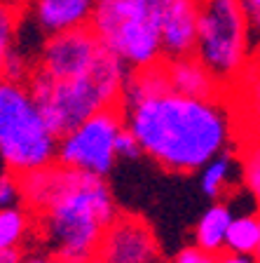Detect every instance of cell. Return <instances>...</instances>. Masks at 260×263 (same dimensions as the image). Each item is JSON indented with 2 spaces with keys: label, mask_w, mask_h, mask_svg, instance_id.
I'll return each mask as SVG.
<instances>
[{
  "label": "cell",
  "mask_w": 260,
  "mask_h": 263,
  "mask_svg": "<svg viewBox=\"0 0 260 263\" xmlns=\"http://www.w3.org/2000/svg\"><path fill=\"white\" fill-rule=\"evenodd\" d=\"M119 110L143 155L173 174L199 172L216 155L232 151L237 139L228 94L199 99L164 89L122 104Z\"/></svg>",
  "instance_id": "cell-1"
},
{
  "label": "cell",
  "mask_w": 260,
  "mask_h": 263,
  "mask_svg": "<svg viewBox=\"0 0 260 263\" xmlns=\"http://www.w3.org/2000/svg\"><path fill=\"white\" fill-rule=\"evenodd\" d=\"M19 191L49 256L64 263H96L103 230L119 214L106 176L52 162L19 176Z\"/></svg>",
  "instance_id": "cell-2"
},
{
  "label": "cell",
  "mask_w": 260,
  "mask_h": 263,
  "mask_svg": "<svg viewBox=\"0 0 260 263\" xmlns=\"http://www.w3.org/2000/svg\"><path fill=\"white\" fill-rule=\"evenodd\" d=\"M127 73L129 68L125 61L110 49L101 47L94 66L85 76L54 80L33 66L26 78V87L38 104L45 125L56 139H61L89 115L110 106H119Z\"/></svg>",
  "instance_id": "cell-3"
},
{
  "label": "cell",
  "mask_w": 260,
  "mask_h": 263,
  "mask_svg": "<svg viewBox=\"0 0 260 263\" xmlns=\"http://www.w3.org/2000/svg\"><path fill=\"white\" fill-rule=\"evenodd\" d=\"M59 139L45 125L26 82L0 80V160L22 176L56 162Z\"/></svg>",
  "instance_id": "cell-4"
},
{
  "label": "cell",
  "mask_w": 260,
  "mask_h": 263,
  "mask_svg": "<svg viewBox=\"0 0 260 263\" xmlns=\"http://www.w3.org/2000/svg\"><path fill=\"white\" fill-rule=\"evenodd\" d=\"M159 3L162 0H94L89 28L129 71L148 68L162 61Z\"/></svg>",
  "instance_id": "cell-5"
},
{
  "label": "cell",
  "mask_w": 260,
  "mask_h": 263,
  "mask_svg": "<svg viewBox=\"0 0 260 263\" xmlns=\"http://www.w3.org/2000/svg\"><path fill=\"white\" fill-rule=\"evenodd\" d=\"M195 57L228 89L253 57V40L242 0H197Z\"/></svg>",
  "instance_id": "cell-6"
},
{
  "label": "cell",
  "mask_w": 260,
  "mask_h": 263,
  "mask_svg": "<svg viewBox=\"0 0 260 263\" xmlns=\"http://www.w3.org/2000/svg\"><path fill=\"white\" fill-rule=\"evenodd\" d=\"M122 129H125V118L119 106L98 110L59 139L56 162L87 174L108 176L117 162L115 139Z\"/></svg>",
  "instance_id": "cell-7"
},
{
  "label": "cell",
  "mask_w": 260,
  "mask_h": 263,
  "mask_svg": "<svg viewBox=\"0 0 260 263\" xmlns=\"http://www.w3.org/2000/svg\"><path fill=\"white\" fill-rule=\"evenodd\" d=\"M96 263H167L155 230L143 216L119 212L103 230Z\"/></svg>",
  "instance_id": "cell-8"
},
{
  "label": "cell",
  "mask_w": 260,
  "mask_h": 263,
  "mask_svg": "<svg viewBox=\"0 0 260 263\" xmlns=\"http://www.w3.org/2000/svg\"><path fill=\"white\" fill-rule=\"evenodd\" d=\"M101 47V40L89 26L52 33L47 35L43 49H40V59L35 68H40L54 80L80 78L94 66Z\"/></svg>",
  "instance_id": "cell-9"
},
{
  "label": "cell",
  "mask_w": 260,
  "mask_h": 263,
  "mask_svg": "<svg viewBox=\"0 0 260 263\" xmlns=\"http://www.w3.org/2000/svg\"><path fill=\"white\" fill-rule=\"evenodd\" d=\"M159 43H162V59H183L195 54L197 0L159 3Z\"/></svg>",
  "instance_id": "cell-10"
},
{
  "label": "cell",
  "mask_w": 260,
  "mask_h": 263,
  "mask_svg": "<svg viewBox=\"0 0 260 263\" xmlns=\"http://www.w3.org/2000/svg\"><path fill=\"white\" fill-rule=\"evenodd\" d=\"M228 104L234 115L237 137H260V52H255L244 71L228 87Z\"/></svg>",
  "instance_id": "cell-11"
},
{
  "label": "cell",
  "mask_w": 260,
  "mask_h": 263,
  "mask_svg": "<svg viewBox=\"0 0 260 263\" xmlns=\"http://www.w3.org/2000/svg\"><path fill=\"white\" fill-rule=\"evenodd\" d=\"M164 68H167L169 87L178 94H188V97H199V99H213L228 94V89L213 78V73L192 57H183V59H162Z\"/></svg>",
  "instance_id": "cell-12"
},
{
  "label": "cell",
  "mask_w": 260,
  "mask_h": 263,
  "mask_svg": "<svg viewBox=\"0 0 260 263\" xmlns=\"http://www.w3.org/2000/svg\"><path fill=\"white\" fill-rule=\"evenodd\" d=\"M35 22L47 35L89 26L94 0H33Z\"/></svg>",
  "instance_id": "cell-13"
},
{
  "label": "cell",
  "mask_w": 260,
  "mask_h": 263,
  "mask_svg": "<svg viewBox=\"0 0 260 263\" xmlns=\"http://www.w3.org/2000/svg\"><path fill=\"white\" fill-rule=\"evenodd\" d=\"M232 207L228 202H216L206 209L204 214L199 216L195 226V247L202 249L206 254H218L225 252V237H228V228L230 221H232Z\"/></svg>",
  "instance_id": "cell-14"
},
{
  "label": "cell",
  "mask_w": 260,
  "mask_h": 263,
  "mask_svg": "<svg viewBox=\"0 0 260 263\" xmlns=\"http://www.w3.org/2000/svg\"><path fill=\"white\" fill-rule=\"evenodd\" d=\"M35 230V216L24 204L0 209V249H22Z\"/></svg>",
  "instance_id": "cell-15"
},
{
  "label": "cell",
  "mask_w": 260,
  "mask_h": 263,
  "mask_svg": "<svg viewBox=\"0 0 260 263\" xmlns=\"http://www.w3.org/2000/svg\"><path fill=\"white\" fill-rule=\"evenodd\" d=\"M234 158L232 151H225V153L216 155L213 160L204 164L199 170V186L202 193L211 200H218L223 193H228L232 188V174H234Z\"/></svg>",
  "instance_id": "cell-16"
},
{
  "label": "cell",
  "mask_w": 260,
  "mask_h": 263,
  "mask_svg": "<svg viewBox=\"0 0 260 263\" xmlns=\"http://www.w3.org/2000/svg\"><path fill=\"white\" fill-rule=\"evenodd\" d=\"M258 245H260L258 214H242V216H232L230 228H228V237H225V252L251 254V256H255Z\"/></svg>",
  "instance_id": "cell-17"
},
{
  "label": "cell",
  "mask_w": 260,
  "mask_h": 263,
  "mask_svg": "<svg viewBox=\"0 0 260 263\" xmlns=\"http://www.w3.org/2000/svg\"><path fill=\"white\" fill-rule=\"evenodd\" d=\"M239 174L244 191L260 209V137L239 141Z\"/></svg>",
  "instance_id": "cell-18"
},
{
  "label": "cell",
  "mask_w": 260,
  "mask_h": 263,
  "mask_svg": "<svg viewBox=\"0 0 260 263\" xmlns=\"http://www.w3.org/2000/svg\"><path fill=\"white\" fill-rule=\"evenodd\" d=\"M16 28H19V7L0 3V43L12 47Z\"/></svg>",
  "instance_id": "cell-19"
},
{
  "label": "cell",
  "mask_w": 260,
  "mask_h": 263,
  "mask_svg": "<svg viewBox=\"0 0 260 263\" xmlns=\"http://www.w3.org/2000/svg\"><path fill=\"white\" fill-rule=\"evenodd\" d=\"M22 204V191H19V176L5 172L0 174V209Z\"/></svg>",
  "instance_id": "cell-20"
},
{
  "label": "cell",
  "mask_w": 260,
  "mask_h": 263,
  "mask_svg": "<svg viewBox=\"0 0 260 263\" xmlns=\"http://www.w3.org/2000/svg\"><path fill=\"white\" fill-rule=\"evenodd\" d=\"M115 155H117V160H136V158H141L143 155V148L141 143L136 141V137L131 134L129 129H122L117 134V139H115Z\"/></svg>",
  "instance_id": "cell-21"
},
{
  "label": "cell",
  "mask_w": 260,
  "mask_h": 263,
  "mask_svg": "<svg viewBox=\"0 0 260 263\" xmlns=\"http://www.w3.org/2000/svg\"><path fill=\"white\" fill-rule=\"evenodd\" d=\"M31 68H33V66H28L26 59H24V57H19L14 49L10 47L7 59H5V73H3V78H5V80H14V82H26Z\"/></svg>",
  "instance_id": "cell-22"
},
{
  "label": "cell",
  "mask_w": 260,
  "mask_h": 263,
  "mask_svg": "<svg viewBox=\"0 0 260 263\" xmlns=\"http://www.w3.org/2000/svg\"><path fill=\"white\" fill-rule=\"evenodd\" d=\"M242 7H244L246 19H249L251 40L255 47V45H260V0H242Z\"/></svg>",
  "instance_id": "cell-23"
},
{
  "label": "cell",
  "mask_w": 260,
  "mask_h": 263,
  "mask_svg": "<svg viewBox=\"0 0 260 263\" xmlns=\"http://www.w3.org/2000/svg\"><path fill=\"white\" fill-rule=\"evenodd\" d=\"M167 263H216V256L202 252V249H197V247L192 245V247H183V249Z\"/></svg>",
  "instance_id": "cell-24"
},
{
  "label": "cell",
  "mask_w": 260,
  "mask_h": 263,
  "mask_svg": "<svg viewBox=\"0 0 260 263\" xmlns=\"http://www.w3.org/2000/svg\"><path fill=\"white\" fill-rule=\"evenodd\" d=\"M216 263H260V261H258V256H251V254L223 252L216 256Z\"/></svg>",
  "instance_id": "cell-25"
},
{
  "label": "cell",
  "mask_w": 260,
  "mask_h": 263,
  "mask_svg": "<svg viewBox=\"0 0 260 263\" xmlns=\"http://www.w3.org/2000/svg\"><path fill=\"white\" fill-rule=\"evenodd\" d=\"M0 263H22V254L16 249H0Z\"/></svg>",
  "instance_id": "cell-26"
},
{
  "label": "cell",
  "mask_w": 260,
  "mask_h": 263,
  "mask_svg": "<svg viewBox=\"0 0 260 263\" xmlns=\"http://www.w3.org/2000/svg\"><path fill=\"white\" fill-rule=\"evenodd\" d=\"M22 263H64L54 256H28V258H22Z\"/></svg>",
  "instance_id": "cell-27"
},
{
  "label": "cell",
  "mask_w": 260,
  "mask_h": 263,
  "mask_svg": "<svg viewBox=\"0 0 260 263\" xmlns=\"http://www.w3.org/2000/svg\"><path fill=\"white\" fill-rule=\"evenodd\" d=\"M7 52H10V47L0 43V80H3V73H5V59H7Z\"/></svg>",
  "instance_id": "cell-28"
},
{
  "label": "cell",
  "mask_w": 260,
  "mask_h": 263,
  "mask_svg": "<svg viewBox=\"0 0 260 263\" xmlns=\"http://www.w3.org/2000/svg\"><path fill=\"white\" fill-rule=\"evenodd\" d=\"M0 3H7V5H12V7H22V5H26V3H33V0H0Z\"/></svg>",
  "instance_id": "cell-29"
},
{
  "label": "cell",
  "mask_w": 260,
  "mask_h": 263,
  "mask_svg": "<svg viewBox=\"0 0 260 263\" xmlns=\"http://www.w3.org/2000/svg\"><path fill=\"white\" fill-rule=\"evenodd\" d=\"M258 223H260V212H258ZM255 256L260 258V245H258V252H255Z\"/></svg>",
  "instance_id": "cell-30"
},
{
  "label": "cell",
  "mask_w": 260,
  "mask_h": 263,
  "mask_svg": "<svg viewBox=\"0 0 260 263\" xmlns=\"http://www.w3.org/2000/svg\"><path fill=\"white\" fill-rule=\"evenodd\" d=\"M258 261H260V258H258Z\"/></svg>",
  "instance_id": "cell-31"
}]
</instances>
